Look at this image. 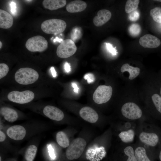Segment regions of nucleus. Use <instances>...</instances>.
<instances>
[{
    "instance_id": "obj_1",
    "label": "nucleus",
    "mask_w": 161,
    "mask_h": 161,
    "mask_svg": "<svg viewBox=\"0 0 161 161\" xmlns=\"http://www.w3.org/2000/svg\"><path fill=\"white\" fill-rule=\"evenodd\" d=\"M112 136L110 126L102 134L96 136L91 140L83 155L89 161H101L106 157L108 150L111 147Z\"/></svg>"
},
{
    "instance_id": "obj_2",
    "label": "nucleus",
    "mask_w": 161,
    "mask_h": 161,
    "mask_svg": "<svg viewBox=\"0 0 161 161\" xmlns=\"http://www.w3.org/2000/svg\"><path fill=\"white\" fill-rule=\"evenodd\" d=\"M95 131L92 128L84 126L78 136L72 140L65 152L66 158L71 161L81 157L91 140L96 136Z\"/></svg>"
},
{
    "instance_id": "obj_3",
    "label": "nucleus",
    "mask_w": 161,
    "mask_h": 161,
    "mask_svg": "<svg viewBox=\"0 0 161 161\" xmlns=\"http://www.w3.org/2000/svg\"><path fill=\"white\" fill-rule=\"evenodd\" d=\"M38 72L34 69L29 67L19 69L15 75V79L18 83L24 85L31 84L39 78Z\"/></svg>"
},
{
    "instance_id": "obj_4",
    "label": "nucleus",
    "mask_w": 161,
    "mask_h": 161,
    "mask_svg": "<svg viewBox=\"0 0 161 161\" xmlns=\"http://www.w3.org/2000/svg\"><path fill=\"white\" fill-rule=\"evenodd\" d=\"M66 26V23L63 20L53 18L43 21L41 24V28L46 33L55 35L64 32Z\"/></svg>"
},
{
    "instance_id": "obj_5",
    "label": "nucleus",
    "mask_w": 161,
    "mask_h": 161,
    "mask_svg": "<svg viewBox=\"0 0 161 161\" xmlns=\"http://www.w3.org/2000/svg\"><path fill=\"white\" fill-rule=\"evenodd\" d=\"M78 131L77 126H70L66 131H58L55 135L57 144L61 148H67Z\"/></svg>"
},
{
    "instance_id": "obj_6",
    "label": "nucleus",
    "mask_w": 161,
    "mask_h": 161,
    "mask_svg": "<svg viewBox=\"0 0 161 161\" xmlns=\"http://www.w3.org/2000/svg\"><path fill=\"white\" fill-rule=\"evenodd\" d=\"M138 132L140 141L143 144L151 147L157 145L160 141V137L154 131L147 127H142Z\"/></svg>"
},
{
    "instance_id": "obj_7",
    "label": "nucleus",
    "mask_w": 161,
    "mask_h": 161,
    "mask_svg": "<svg viewBox=\"0 0 161 161\" xmlns=\"http://www.w3.org/2000/svg\"><path fill=\"white\" fill-rule=\"evenodd\" d=\"M121 112L124 117L131 120L139 119L143 114L142 111L140 107L132 102L124 103L121 108Z\"/></svg>"
},
{
    "instance_id": "obj_8",
    "label": "nucleus",
    "mask_w": 161,
    "mask_h": 161,
    "mask_svg": "<svg viewBox=\"0 0 161 161\" xmlns=\"http://www.w3.org/2000/svg\"><path fill=\"white\" fill-rule=\"evenodd\" d=\"M25 45L27 50L31 52H42L47 48L48 43L44 37L38 35L27 39Z\"/></svg>"
},
{
    "instance_id": "obj_9",
    "label": "nucleus",
    "mask_w": 161,
    "mask_h": 161,
    "mask_svg": "<svg viewBox=\"0 0 161 161\" xmlns=\"http://www.w3.org/2000/svg\"><path fill=\"white\" fill-rule=\"evenodd\" d=\"M112 93V89L110 86L100 85L96 89L93 95L94 102L100 105L107 103L110 99Z\"/></svg>"
},
{
    "instance_id": "obj_10",
    "label": "nucleus",
    "mask_w": 161,
    "mask_h": 161,
    "mask_svg": "<svg viewBox=\"0 0 161 161\" xmlns=\"http://www.w3.org/2000/svg\"><path fill=\"white\" fill-rule=\"evenodd\" d=\"M77 49L75 43L71 39L63 40L58 47L56 54L59 57L65 58L73 55Z\"/></svg>"
},
{
    "instance_id": "obj_11",
    "label": "nucleus",
    "mask_w": 161,
    "mask_h": 161,
    "mask_svg": "<svg viewBox=\"0 0 161 161\" xmlns=\"http://www.w3.org/2000/svg\"><path fill=\"white\" fill-rule=\"evenodd\" d=\"M34 93L30 90L22 92L14 91L10 92L7 95L9 100L19 104H25L31 102L34 98Z\"/></svg>"
},
{
    "instance_id": "obj_12",
    "label": "nucleus",
    "mask_w": 161,
    "mask_h": 161,
    "mask_svg": "<svg viewBox=\"0 0 161 161\" xmlns=\"http://www.w3.org/2000/svg\"><path fill=\"white\" fill-rule=\"evenodd\" d=\"M43 112L47 117L55 121H61L64 118L63 112L59 108L53 106H46L43 109Z\"/></svg>"
},
{
    "instance_id": "obj_13",
    "label": "nucleus",
    "mask_w": 161,
    "mask_h": 161,
    "mask_svg": "<svg viewBox=\"0 0 161 161\" xmlns=\"http://www.w3.org/2000/svg\"><path fill=\"white\" fill-rule=\"evenodd\" d=\"M6 134L12 140H21L25 137L26 130L22 126L15 125L8 128L7 130Z\"/></svg>"
},
{
    "instance_id": "obj_14",
    "label": "nucleus",
    "mask_w": 161,
    "mask_h": 161,
    "mask_svg": "<svg viewBox=\"0 0 161 161\" xmlns=\"http://www.w3.org/2000/svg\"><path fill=\"white\" fill-rule=\"evenodd\" d=\"M140 44L145 48H155L161 44L160 40L151 34H146L141 37L139 40Z\"/></svg>"
},
{
    "instance_id": "obj_15",
    "label": "nucleus",
    "mask_w": 161,
    "mask_h": 161,
    "mask_svg": "<svg viewBox=\"0 0 161 161\" xmlns=\"http://www.w3.org/2000/svg\"><path fill=\"white\" fill-rule=\"evenodd\" d=\"M112 13L109 10L102 9L98 11L97 15L93 19L94 24L97 27L102 26L111 18Z\"/></svg>"
},
{
    "instance_id": "obj_16",
    "label": "nucleus",
    "mask_w": 161,
    "mask_h": 161,
    "mask_svg": "<svg viewBox=\"0 0 161 161\" xmlns=\"http://www.w3.org/2000/svg\"><path fill=\"white\" fill-rule=\"evenodd\" d=\"M86 3L81 0H75L70 2L66 7V9L69 12L76 13L82 12L86 8Z\"/></svg>"
},
{
    "instance_id": "obj_17",
    "label": "nucleus",
    "mask_w": 161,
    "mask_h": 161,
    "mask_svg": "<svg viewBox=\"0 0 161 161\" xmlns=\"http://www.w3.org/2000/svg\"><path fill=\"white\" fill-rule=\"evenodd\" d=\"M0 114L8 122L13 123L18 119V114L14 109L7 107H3L0 110Z\"/></svg>"
},
{
    "instance_id": "obj_18",
    "label": "nucleus",
    "mask_w": 161,
    "mask_h": 161,
    "mask_svg": "<svg viewBox=\"0 0 161 161\" xmlns=\"http://www.w3.org/2000/svg\"><path fill=\"white\" fill-rule=\"evenodd\" d=\"M13 19L12 16L6 11L0 10V27L7 29L13 25Z\"/></svg>"
},
{
    "instance_id": "obj_19",
    "label": "nucleus",
    "mask_w": 161,
    "mask_h": 161,
    "mask_svg": "<svg viewBox=\"0 0 161 161\" xmlns=\"http://www.w3.org/2000/svg\"><path fill=\"white\" fill-rule=\"evenodd\" d=\"M66 3L65 0H44L42 5L45 8L53 10L64 7Z\"/></svg>"
},
{
    "instance_id": "obj_20",
    "label": "nucleus",
    "mask_w": 161,
    "mask_h": 161,
    "mask_svg": "<svg viewBox=\"0 0 161 161\" xmlns=\"http://www.w3.org/2000/svg\"><path fill=\"white\" fill-rule=\"evenodd\" d=\"M122 72H128L129 74V79L132 80L136 78L140 74V69L137 67H134L126 63L123 64L120 69Z\"/></svg>"
},
{
    "instance_id": "obj_21",
    "label": "nucleus",
    "mask_w": 161,
    "mask_h": 161,
    "mask_svg": "<svg viewBox=\"0 0 161 161\" xmlns=\"http://www.w3.org/2000/svg\"><path fill=\"white\" fill-rule=\"evenodd\" d=\"M134 154L137 161H151L147 154L145 148L142 145L136 147Z\"/></svg>"
},
{
    "instance_id": "obj_22",
    "label": "nucleus",
    "mask_w": 161,
    "mask_h": 161,
    "mask_svg": "<svg viewBox=\"0 0 161 161\" xmlns=\"http://www.w3.org/2000/svg\"><path fill=\"white\" fill-rule=\"evenodd\" d=\"M37 151V146L33 144L29 145L25 153L24 157L26 161H33Z\"/></svg>"
},
{
    "instance_id": "obj_23",
    "label": "nucleus",
    "mask_w": 161,
    "mask_h": 161,
    "mask_svg": "<svg viewBox=\"0 0 161 161\" xmlns=\"http://www.w3.org/2000/svg\"><path fill=\"white\" fill-rule=\"evenodd\" d=\"M140 2L139 0H128L125 7V11L127 13H130L136 10L138 7Z\"/></svg>"
},
{
    "instance_id": "obj_24",
    "label": "nucleus",
    "mask_w": 161,
    "mask_h": 161,
    "mask_svg": "<svg viewBox=\"0 0 161 161\" xmlns=\"http://www.w3.org/2000/svg\"><path fill=\"white\" fill-rule=\"evenodd\" d=\"M123 152L127 157L126 161H137L134 154V149L131 146H126L124 148Z\"/></svg>"
},
{
    "instance_id": "obj_25",
    "label": "nucleus",
    "mask_w": 161,
    "mask_h": 161,
    "mask_svg": "<svg viewBox=\"0 0 161 161\" xmlns=\"http://www.w3.org/2000/svg\"><path fill=\"white\" fill-rule=\"evenodd\" d=\"M150 16L156 22L161 23V8L156 7L151 10Z\"/></svg>"
},
{
    "instance_id": "obj_26",
    "label": "nucleus",
    "mask_w": 161,
    "mask_h": 161,
    "mask_svg": "<svg viewBox=\"0 0 161 161\" xmlns=\"http://www.w3.org/2000/svg\"><path fill=\"white\" fill-rule=\"evenodd\" d=\"M151 98L156 110L161 114V96L159 94L155 93L152 95Z\"/></svg>"
},
{
    "instance_id": "obj_27",
    "label": "nucleus",
    "mask_w": 161,
    "mask_h": 161,
    "mask_svg": "<svg viewBox=\"0 0 161 161\" xmlns=\"http://www.w3.org/2000/svg\"><path fill=\"white\" fill-rule=\"evenodd\" d=\"M128 31L131 36L136 37L140 33L141 31V27L140 25L138 24H132L129 27Z\"/></svg>"
},
{
    "instance_id": "obj_28",
    "label": "nucleus",
    "mask_w": 161,
    "mask_h": 161,
    "mask_svg": "<svg viewBox=\"0 0 161 161\" xmlns=\"http://www.w3.org/2000/svg\"><path fill=\"white\" fill-rule=\"evenodd\" d=\"M9 71V68L7 64L4 63L0 64V79L7 75Z\"/></svg>"
},
{
    "instance_id": "obj_29",
    "label": "nucleus",
    "mask_w": 161,
    "mask_h": 161,
    "mask_svg": "<svg viewBox=\"0 0 161 161\" xmlns=\"http://www.w3.org/2000/svg\"><path fill=\"white\" fill-rule=\"evenodd\" d=\"M139 17L140 13L139 12L136 10L129 13L128 18L130 21H135L138 19Z\"/></svg>"
},
{
    "instance_id": "obj_30",
    "label": "nucleus",
    "mask_w": 161,
    "mask_h": 161,
    "mask_svg": "<svg viewBox=\"0 0 161 161\" xmlns=\"http://www.w3.org/2000/svg\"><path fill=\"white\" fill-rule=\"evenodd\" d=\"M80 31L78 28H75L73 29L71 33V40L73 41V40L75 41V39L77 40L80 38Z\"/></svg>"
},
{
    "instance_id": "obj_31",
    "label": "nucleus",
    "mask_w": 161,
    "mask_h": 161,
    "mask_svg": "<svg viewBox=\"0 0 161 161\" xmlns=\"http://www.w3.org/2000/svg\"><path fill=\"white\" fill-rule=\"evenodd\" d=\"M84 78L87 80V83L89 84L93 83L95 80L94 75L91 73L86 74L84 75Z\"/></svg>"
},
{
    "instance_id": "obj_32",
    "label": "nucleus",
    "mask_w": 161,
    "mask_h": 161,
    "mask_svg": "<svg viewBox=\"0 0 161 161\" xmlns=\"http://www.w3.org/2000/svg\"><path fill=\"white\" fill-rule=\"evenodd\" d=\"M106 45L107 50L110 52L113 55H116L117 52L116 49V47H113L112 45L110 43H106Z\"/></svg>"
},
{
    "instance_id": "obj_33",
    "label": "nucleus",
    "mask_w": 161,
    "mask_h": 161,
    "mask_svg": "<svg viewBox=\"0 0 161 161\" xmlns=\"http://www.w3.org/2000/svg\"><path fill=\"white\" fill-rule=\"evenodd\" d=\"M6 138V135L2 131H0V141L2 142L4 141Z\"/></svg>"
},
{
    "instance_id": "obj_34",
    "label": "nucleus",
    "mask_w": 161,
    "mask_h": 161,
    "mask_svg": "<svg viewBox=\"0 0 161 161\" xmlns=\"http://www.w3.org/2000/svg\"><path fill=\"white\" fill-rule=\"evenodd\" d=\"M71 86L74 88V92L76 93H78V92L79 88L76 83L75 82H72L71 83Z\"/></svg>"
},
{
    "instance_id": "obj_35",
    "label": "nucleus",
    "mask_w": 161,
    "mask_h": 161,
    "mask_svg": "<svg viewBox=\"0 0 161 161\" xmlns=\"http://www.w3.org/2000/svg\"><path fill=\"white\" fill-rule=\"evenodd\" d=\"M10 6L11 12L12 13H14L16 11V4L15 2H12L10 4Z\"/></svg>"
},
{
    "instance_id": "obj_36",
    "label": "nucleus",
    "mask_w": 161,
    "mask_h": 161,
    "mask_svg": "<svg viewBox=\"0 0 161 161\" xmlns=\"http://www.w3.org/2000/svg\"><path fill=\"white\" fill-rule=\"evenodd\" d=\"M64 69L66 72L69 73L71 70L70 66L67 62H66L64 64Z\"/></svg>"
},
{
    "instance_id": "obj_37",
    "label": "nucleus",
    "mask_w": 161,
    "mask_h": 161,
    "mask_svg": "<svg viewBox=\"0 0 161 161\" xmlns=\"http://www.w3.org/2000/svg\"><path fill=\"white\" fill-rule=\"evenodd\" d=\"M52 74L53 77H55L56 76V72L55 69L54 68L52 67L51 68Z\"/></svg>"
},
{
    "instance_id": "obj_38",
    "label": "nucleus",
    "mask_w": 161,
    "mask_h": 161,
    "mask_svg": "<svg viewBox=\"0 0 161 161\" xmlns=\"http://www.w3.org/2000/svg\"><path fill=\"white\" fill-rule=\"evenodd\" d=\"M63 40L62 39H60L58 38H56L55 39H54V42L55 41H59V42H61L63 41Z\"/></svg>"
},
{
    "instance_id": "obj_39",
    "label": "nucleus",
    "mask_w": 161,
    "mask_h": 161,
    "mask_svg": "<svg viewBox=\"0 0 161 161\" xmlns=\"http://www.w3.org/2000/svg\"><path fill=\"white\" fill-rule=\"evenodd\" d=\"M159 157L160 161H161V150L159 152Z\"/></svg>"
},
{
    "instance_id": "obj_40",
    "label": "nucleus",
    "mask_w": 161,
    "mask_h": 161,
    "mask_svg": "<svg viewBox=\"0 0 161 161\" xmlns=\"http://www.w3.org/2000/svg\"><path fill=\"white\" fill-rule=\"evenodd\" d=\"M160 95L161 96V85L160 86Z\"/></svg>"
},
{
    "instance_id": "obj_41",
    "label": "nucleus",
    "mask_w": 161,
    "mask_h": 161,
    "mask_svg": "<svg viewBox=\"0 0 161 161\" xmlns=\"http://www.w3.org/2000/svg\"><path fill=\"white\" fill-rule=\"evenodd\" d=\"M0 49L1 48V47H2V42H1V41H0Z\"/></svg>"
},
{
    "instance_id": "obj_42",
    "label": "nucleus",
    "mask_w": 161,
    "mask_h": 161,
    "mask_svg": "<svg viewBox=\"0 0 161 161\" xmlns=\"http://www.w3.org/2000/svg\"><path fill=\"white\" fill-rule=\"evenodd\" d=\"M155 1H160V2H161V0H154Z\"/></svg>"
},
{
    "instance_id": "obj_43",
    "label": "nucleus",
    "mask_w": 161,
    "mask_h": 161,
    "mask_svg": "<svg viewBox=\"0 0 161 161\" xmlns=\"http://www.w3.org/2000/svg\"><path fill=\"white\" fill-rule=\"evenodd\" d=\"M1 157H0V161H1Z\"/></svg>"
}]
</instances>
